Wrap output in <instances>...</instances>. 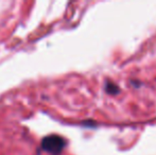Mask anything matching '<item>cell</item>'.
<instances>
[{
  "mask_svg": "<svg viewBox=\"0 0 156 155\" xmlns=\"http://www.w3.org/2000/svg\"><path fill=\"white\" fill-rule=\"evenodd\" d=\"M65 147L66 140L60 135H48L41 140V149L52 155H58Z\"/></svg>",
  "mask_w": 156,
  "mask_h": 155,
  "instance_id": "obj_1",
  "label": "cell"
},
{
  "mask_svg": "<svg viewBox=\"0 0 156 155\" xmlns=\"http://www.w3.org/2000/svg\"><path fill=\"white\" fill-rule=\"evenodd\" d=\"M105 89H106V91L108 93H113V95H117L120 90L119 87H118L117 85L114 84V83H112V82H108V81H107L106 84H105Z\"/></svg>",
  "mask_w": 156,
  "mask_h": 155,
  "instance_id": "obj_2",
  "label": "cell"
}]
</instances>
